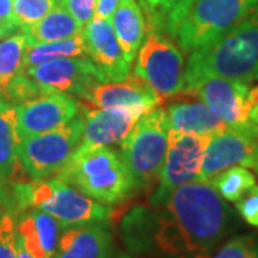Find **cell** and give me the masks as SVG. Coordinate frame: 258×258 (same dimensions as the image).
<instances>
[{"label":"cell","mask_w":258,"mask_h":258,"mask_svg":"<svg viewBox=\"0 0 258 258\" xmlns=\"http://www.w3.org/2000/svg\"><path fill=\"white\" fill-rule=\"evenodd\" d=\"M237 221L210 182H192L135 207L123 217L120 237L137 258H211Z\"/></svg>","instance_id":"obj_1"},{"label":"cell","mask_w":258,"mask_h":258,"mask_svg":"<svg viewBox=\"0 0 258 258\" xmlns=\"http://www.w3.org/2000/svg\"><path fill=\"white\" fill-rule=\"evenodd\" d=\"M258 72V5L227 33L188 53L184 91L188 93L211 78L254 82Z\"/></svg>","instance_id":"obj_2"},{"label":"cell","mask_w":258,"mask_h":258,"mask_svg":"<svg viewBox=\"0 0 258 258\" xmlns=\"http://www.w3.org/2000/svg\"><path fill=\"white\" fill-rule=\"evenodd\" d=\"M56 178L109 207L123 203L137 189L128 166L109 147L79 145Z\"/></svg>","instance_id":"obj_3"},{"label":"cell","mask_w":258,"mask_h":258,"mask_svg":"<svg viewBox=\"0 0 258 258\" xmlns=\"http://www.w3.org/2000/svg\"><path fill=\"white\" fill-rule=\"evenodd\" d=\"M13 200L19 210L37 208L47 212L62 230L91 222H108L112 215L109 205L95 201L59 178L16 182Z\"/></svg>","instance_id":"obj_4"},{"label":"cell","mask_w":258,"mask_h":258,"mask_svg":"<svg viewBox=\"0 0 258 258\" xmlns=\"http://www.w3.org/2000/svg\"><path fill=\"white\" fill-rule=\"evenodd\" d=\"M257 5L258 0H191L168 36L189 53L227 33Z\"/></svg>","instance_id":"obj_5"},{"label":"cell","mask_w":258,"mask_h":258,"mask_svg":"<svg viewBox=\"0 0 258 258\" xmlns=\"http://www.w3.org/2000/svg\"><path fill=\"white\" fill-rule=\"evenodd\" d=\"M169 125L164 109L141 116L120 144V158L135 179L137 189L157 181L165 159Z\"/></svg>","instance_id":"obj_6"},{"label":"cell","mask_w":258,"mask_h":258,"mask_svg":"<svg viewBox=\"0 0 258 258\" xmlns=\"http://www.w3.org/2000/svg\"><path fill=\"white\" fill-rule=\"evenodd\" d=\"M184 52L175 40L158 29L147 28L134 74L162 98H171L184 91Z\"/></svg>","instance_id":"obj_7"},{"label":"cell","mask_w":258,"mask_h":258,"mask_svg":"<svg viewBox=\"0 0 258 258\" xmlns=\"http://www.w3.org/2000/svg\"><path fill=\"white\" fill-rule=\"evenodd\" d=\"M83 119L76 115L68 125L52 132L20 139L18 158L32 181L56 175L82 142Z\"/></svg>","instance_id":"obj_8"},{"label":"cell","mask_w":258,"mask_h":258,"mask_svg":"<svg viewBox=\"0 0 258 258\" xmlns=\"http://www.w3.org/2000/svg\"><path fill=\"white\" fill-rule=\"evenodd\" d=\"M258 158V123L227 126L212 135L204 151L198 182H211L231 166L251 168Z\"/></svg>","instance_id":"obj_9"},{"label":"cell","mask_w":258,"mask_h":258,"mask_svg":"<svg viewBox=\"0 0 258 258\" xmlns=\"http://www.w3.org/2000/svg\"><path fill=\"white\" fill-rule=\"evenodd\" d=\"M211 137L169 131L165 159L158 176V188L149 197V201L161 200L182 185L198 182L204 151Z\"/></svg>","instance_id":"obj_10"},{"label":"cell","mask_w":258,"mask_h":258,"mask_svg":"<svg viewBox=\"0 0 258 258\" xmlns=\"http://www.w3.org/2000/svg\"><path fill=\"white\" fill-rule=\"evenodd\" d=\"M20 72L35 79L47 91L78 95L81 98L95 85L108 82L98 66L88 56L52 60Z\"/></svg>","instance_id":"obj_11"},{"label":"cell","mask_w":258,"mask_h":258,"mask_svg":"<svg viewBox=\"0 0 258 258\" xmlns=\"http://www.w3.org/2000/svg\"><path fill=\"white\" fill-rule=\"evenodd\" d=\"M15 108L20 141L68 125L78 115L79 103L71 98V95L47 91L32 101L16 105Z\"/></svg>","instance_id":"obj_12"},{"label":"cell","mask_w":258,"mask_h":258,"mask_svg":"<svg viewBox=\"0 0 258 258\" xmlns=\"http://www.w3.org/2000/svg\"><path fill=\"white\" fill-rule=\"evenodd\" d=\"M249 92L248 82L228 78H211L185 95L201 99L228 126H240L252 122L249 118Z\"/></svg>","instance_id":"obj_13"},{"label":"cell","mask_w":258,"mask_h":258,"mask_svg":"<svg viewBox=\"0 0 258 258\" xmlns=\"http://www.w3.org/2000/svg\"><path fill=\"white\" fill-rule=\"evenodd\" d=\"M85 101L102 109H126L147 115L162 103V96L137 75H129L122 82L95 85L83 96Z\"/></svg>","instance_id":"obj_14"},{"label":"cell","mask_w":258,"mask_h":258,"mask_svg":"<svg viewBox=\"0 0 258 258\" xmlns=\"http://www.w3.org/2000/svg\"><path fill=\"white\" fill-rule=\"evenodd\" d=\"M86 55L98 66L108 82H122L131 75V63L125 59L111 19L93 16L83 28Z\"/></svg>","instance_id":"obj_15"},{"label":"cell","mask_w":258,"mask_h":258,"mask_svg":"<svg viewBox=\"0 0 258 258\" xmlns=\"http://www.w3.org/2000/svg\"><path fill=\"white\" fill-rule=\"evenodd\" d=\"M116 252L109 221L91 222L60 231L53 258H112Z\"/></svg>","instance_id":"obj_16"},{"label":"cell","mask_w":258,"mask_h":258,"mask_svg":"<svg viewBox=\"0 0 258 258\" xmlns=\"http://www.w3.org/2000/svg\"><path fill=\"white\" fill-rule=\"evenodd\" d=\"M79 109H82L81 116L83 119L81 145L86 147L120 145L141 118L139 113L126 109H92L83 105H79Z\"/></svg>","instance_id":"obj_17"},{"label":"cell","mask_w":258,"mask_h":258,"mask_svg":"<svg viewBox=\"0 0 258 258\" xmlns=\"http://www.w3.org/2000/svg\"><path fill=\"white\" fill-rule=\"evenodd\" d=\"M165 112L169 131L181 134L215 135L228 126L201 99L171 102Z\"/></svg>","instance_id":"obj_18"},{"label":"cell","mask_w":258,"mask_h":258,"mask_svg":"<svg viewBox=\"0 0 258 258\" xmlns=\"http://www.w3.org/2000/svg\"><path fill=\"white\" fill-rule=\"evenodd\" d=\"M111 23L128 63H132L147 33V20L137 0H120Z\"/></svg>","instance_id":"obj_19"},{"label":"cell","mask_w":258,"mask_h":258,"mask_svg":"<svg viewBox=\"0 0 258 258\" xmlns=\"http://www.w3.org/2000/svg\"><path fill=\"white\" fill-rule=\"evenodd\" d=\"M28 37V45L63 40L83 32V26L68 12L62 3L56 5L45 18L36 25L23 29Z\"/></svg>","instance_id":"obj_20"},{"label":"cell","mask_w":258,"mask_h":258,"mask_svg":"<svg viewBox=\"0 0 258 258\" xmlns=\"http://www.w3.org/2000/svg\"><path fill=\"white\" fill-rule=\"evenodd\" d=\"M78 56H88L83 32L79 35L63 39V40L45 42V43H37V45H26L20 71H26L29 68L52 62V60L78 57Z\"/></svg>","instance_id":"obj_21"},{"label":"cell","mask_w":258,"mask_h":258,"mask_svg":"<svg viewBox=\"0 0 258 258\" xmlns=\"http://www.w3.org/2000/svg\"><path fill=\"white\" fill-rule=\"evenodd\" d=\"M18 144L16 108L0 98V178L5 181L13 178L16 168L20 165Z\"/></svg>","instance_id":"obj_22"},{"label":"cell","mask_w":258,"mask_h":258,"mask_svg":"<svg viewBox=\"0 0 258 258\" xmlns=\"http://www.w3.org/2000/svg\"><path fill=\"white\" fill-rule=\"evenodd\" d=\"M23 214L28 220L30 231L36 240L39 248L42 251L43 258H53L59 235L62 231L59 222L47 212L37 210V208L25 210Z\"/></svg>","instance_id":"obj_23"},{"label":"cell","mask_w":258,"mask_h":258,"mask_svg":"<svg viewBox=\"0 0 258 258\" xmlns=\"http://www.w3.org/2000/svg\"><path fill=\"white\" fill-rule=\"evenodd\" d=\"M191 0H139V6L147 15V28H154L169 33L181 18Z\"/></svg>","instance_id":"obj_24"},{"label":"cell","mask_w":258,"mask_h":258,"mask_svg":"<svg viewBox=\"0 0 258 258\" xmlns=\"http://www.w3.org/2000/svg\"><path fill=\"white\" fill-rule=\"evenodd\" d=\"M210 184L228 203H237L251 186L255 185V176L245 166H231L215 176Z\"/></svg>","instance_id":"obj_25"},{"label":"cell","mask_w":258,"mask_h":258,"mask_svg":"<svg viewBox=\"0 0 258 258\" xmlns=\"http://www.w3.org/2000/svg\"><path fill=\"white\" fill-rule=\"evenodd\" d=\"M28 37L25 32L13 33L0 40V89L5 91L10 79L22 69Z\"/></svg>","instance_id":"obj_26"},{"label":"cell","mask_w":258,"mask_h":258,"mask_svg":"<svg viewBox=\"0 0 258 258\" xmlns=\"http://www.w3.org/2000/svg\"><path fill=\"white\" fill-rule=\"evenodd\" d=\"M59 3L60 0H13L12 18L23 30L40 22Z\"/></svg>","instance_id":"obj_27"},{"label":"cell","mask_w":258,"mask_h":258,"mask_svg":"<svg viewBox=\"0 0 258 258\" xmlns=\"http://www.w3.org/2000/svg\"><path fill=\"white\" fill-rule=\"evenodd\" d=\"M46 92L47 89L43 88L40 83H37L35 79H32L26 74L19 72L6 85L2 98L16 106V105L23 103V102L32 101V99H35V98Z\"/></svg>","instance_id":"obj_28"},{"label":"cell","mask_w":258,"mask_h":258,"mask_svg":"<svg viewBox=\"0 0 258 258\" xmlns=\"http://www.w3.org/2000/svg\"><path fill=\"white\" fill-rule=\"evenodd\" d=\"M211 258H258V237L255 234L235 235Z\"/></svg>","instance_id":"obj_29"},{"label":"cell","mask_w":258,"mask_h":258,"mask_svg":"<svg viewBox=\"0 0 258 258\" xmlns=\"http://www.w3.org/2000/svg\"><path fill=\"white\" fill-rule=\"evenodd\" d=\"M0 258H18V218L13 211L0 215Z\"/></svg>","instance_id":"obj_30"},{"label":"cell","mask_w":258,"mask_h":258,"mask_svg":"<svg viewBox=\"0 0 258 258\" xmlns=\"http://www.w3.org/2000/svg\"><path fill=\"white\" fill-rule=\"evenodd\" d=\"M241 218L251 227L258 228V185L251 186L235 203Z\"/></svg>","instance_id":"obj_31"},{"label":"cell","mask_w":258,"mask_h":258,"mask_svg":"<svg viewBox=\"0 0 258 258\" xmlns=\"http://www.w3.org/2000/svg\"><path fill=\"white\" fill-rule=\"evenodd\" d=\"M60 3L85 28L96 13L98 0H60Z\"/></svg>","instance_id":"obj_32"},{"label":"cell","mask_w":258,"mask_h":258,"mask_svg":"<svg viewBox=\"0 0 258 258\" xmlns=\"http://www.w3.org/2000/svg\"><path fill=\"white\" fill-rule=\"evenodd\" d=\"M12 3L13 0H0V39L16 33L19 29L12 18Z\"/></svg>","instance_id":"obj_33"},{"label":"cell","mask_w":258,"mask_h":258,"mask_svg":"<svg viewBox=\"0 0 258 258\" xmlns=\"http://www.w3.org/2000/svg\"><path fill=\"white\" fill-rule=\"evenodd\" d=\"M120 0H98L96 3V13L95 16L103 19H111L115 9L118 8Z\"/></svg>","instance_id":"obj_34"},{"label":"cell","mask_w":258,"mask_h":258,"mask_svg":"<svg viewBox=\"0 0 258 258\" xmlns=\"http://www.w3.org/2000/svg\"><path fill=\"white\" fill-rule=\"evenodd\" d=\"M249 98H251V112H249V118H251L252 122L258 123V86L251 88Z\"/></svg>","instance_id":"obj_35"},{"label":"cell","mask_w":258,"mask_h":258,"mask_svg":"<svg viewBox=\"0 0 258 258\" xmlns=\"http://www.w3.org/2000/svg\"><path fill=\"white\" fill-rule=\"evenodd\" d=\"M8 201H9V192H8L6 181L3 178H0V205L6 204Z\"/></svg>","instance_id":"obj_36"},{"label":"cell","mask_w":258,"mask_h":258,"mask_svg":"<svg viewBox=\"0 0 258 258\" xmlns=\"http://www.w3.org/2000/svg\"><path fill=\"white\" fill-rule=\"evenodd\" d=\"M18 258H33L32 254L29 252L28 249L25 248V245L18 240Z\"/></svg>","instance_id":"obj_37"},{"label":"cell","mask_w":258,"mask_h":258,"mask_svg":"<svg viewBox=\"0 0 258 258\" xmlns=\"http://www.w3.org/2000/svg\"><path fill=\"white\" fill-rule=\"evenodd\" d=\"M112 258H134L132 255H129V254H125V252H120V251H118L115 255Z\"/></svg>","instance_id":"obj_38"},{"label":"cell","mask_w":258,"mask_h":258,"mask_svg":"<svg viewBox=\"0 0 258 258\" xmlns=\"http://www.w3.org/2000/svg\"><path fill=\"white\" fill-rule=\"evenodd\" d=\"M251 168H252V169H254V171H255V172L258 174V158L255 159V162L252 164V166H251Z\"/></svg>","instance_id":"obj_39"},{"label":"cell","mask_w":258,"mask_h":258,"mask_svg":"<svg viewBox=\"0 0 258 258\" xmlns=\"http://www.w3.org/2000/svg\"><path fill=\"white\" fill-rule=\"evenodd\" d=\"M2 95H3V91H2V89H0V98H2Z\"/></svg>","instance_id":"obj_40"},{"label":"cell","mask_w":258,"mask_h":258,"mask_svg":"<svg viewBox=\"0 0 258 258\" xmlns=\"http://www.w3.org/2000/svg\"><path fill=\"white\" fill-rule=\"evenodd\" d=\"M255 81H258V72H257V75H255Z\"/></svg>","instance_id":"obj_41"},{"label":"cell","mask_w":258,"mask_h":258,"mask_svg":"<svg viewBox=\"0 0 258 258\" xmlns=\"http://www.w3.org/2000/svg\"><path fill=\"white\" fill-rule=\"evenodd\" d=\"M0 215H2V212H0Z\"/></svg>","instance_id":"obj_42"}]
</instances>
